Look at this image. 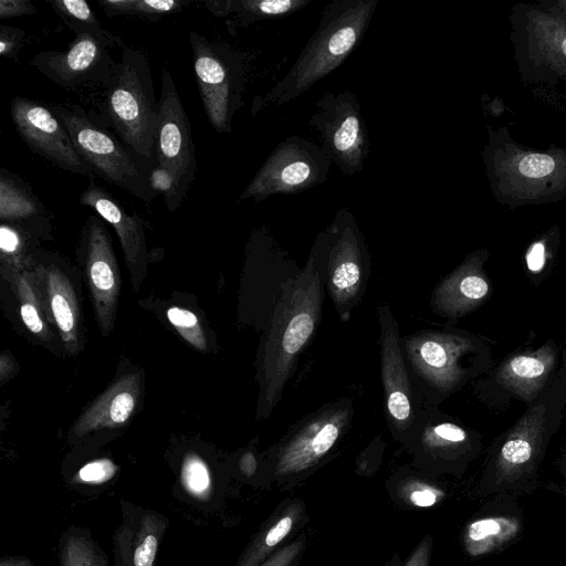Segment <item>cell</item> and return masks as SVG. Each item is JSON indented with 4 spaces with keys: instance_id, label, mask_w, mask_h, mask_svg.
Wrapping results in <instances>:
<instances>
[{
    "instance_id": "cell-48",
    "label": "cell",
    "mask_w": 566,
    "mask_h": 566,
    "mask_svg": "<svg viewBox=\"0 0 566 566\" xmlns=\"http://www.w3.org/2000/svg\"><path fill=\"white\" fill-rule=\"evenodd\" d=\"M13 368H14V366H13L11 358H9L8 356H6V354H3L1 356V364H0V376H1L2 381L6 380V378L11 374Z\"/></svg>"
},
{
    "instance_id": "cell-49",
    "label": "cell",
    "mask_w": 566,
    "mask_h": 566,
    "mask_svg": "<svg viewBox=\"0 0 566 566\" xmlns=\"http://www.w3.org/2000/svg\"><path fill=\"white\" fill-rule=\"evenodd\" d=\"M564 80L566 81V76L564 77Z\"/></svg>"
},
{
    "instance_id": "cell-29",
    "label": "cell",
    "mask_w": 566,
    "mask_h": 566,
    "mask_svg": "<svg viewBox=\"0 0 566 566\" xmlns=\"http://www.w3.org/2000/svg\"><path fill=\"white\" fill-rule=\"evenodd\" d=\"M54 12L75 34H90L108 49L123 48L120 36L103 28V24L84 0H54L50 2Z\"/></svg>"
},
{
    "instance_id": "cell-41",
    "label": "cell",
    "mask_w": 566,
    "mask_h": 566,
    "mask_svg": "<svg viewBox=\"0 0 566 566\" xmlns=\"http://www.w3.org/2000/svg\"><path fill=\"white\" fill-rule=\"evenodd\" d=\"M547 261V240L546 238L534 241L526 251L525 262L530 272L539 273Z\"/></svg>"
},
{
    "instance_id": "cell-44",
    "label": "cell",
    "mask_w": 566,
    "mask_h": 566,
    "mask_svg": "<svg viewBox=\"0 0 566 566\" xmlns=\"http://www.w3.org/2000/svg\"><path fill=\"white\" fill-rule=\"evenodd\" d=\"M203 4L217 18L232 14L233 0H205Z\"/></svg>"
},
{
    "instance_id": "cell-22",
    "label": "cell",
    "mask_w": 566,
    "mask_h": 566,
    "mask_svg": "<svg viewBox=\"0 0 566 566\" xmlns=\"http://www.w3.org/2000/svg\"><path fill=\"white\" fill-rule=\"evenodd\" d=\"M142 388L139 373L123 375L84 410L69 438L81 439L93 431L126 423L137 407Z\"/></svg>"
},
{
    "instance_id": "cell-13",
    "label": "cell",
    "mask_w": 566,
    "mask_h": 566,
    "mask_svg": "<svg viewBox=\"0 0 566 566\" xmlns=\"http://www.w3.org/2000/svg\"><path fill=\"white\" fill-rule=\"evenodd\" d=\"M380 324L381 379L386 415L391 429L399 433L412 431L420 409L402 355L397 322L388 304L377 307Z\"/></svg>"
},
{
    "instance_id": "cell-37",
    "label": "cell",
    "mask_w": 566,
    "mask_h": 566,
    "mask_svg": "<svg viewBox=\"0 0 566 566\" xmlns=\"http://www.w3.org/2000/svg\"><path fill=\"white\" fill-rule=\"evenodd\" d=\"M117 465L109 459H96L84 464L74 480L84 484H102L115 476Z\"/></svg>"
},
{
    "instance_id": "cell-18",
    "label": "cell",
    "mask_w": 566,
    "mask_h": 566,
    "mask_svg": "<svg viewBox=\"0 0 566 566\" xmlns=\"http://www.w3.org/2000/svg\"><path fill=\"white\" fill-rule=\"evenodd\" d=\"M78 202L81 206L92 208L114 228L134 290L138 291L148 264L144 220L136 212L129 214L117 199L94 181L93 177L90 178V185L80 196Z\"/></svg>"
},
{
    "instance_id": "cell-35",
    "label": "cell",
    "mask_w": 566,
    "mask_h": 566,
    "mask_svg": "<svg viewBox=\"0 0 566 566\" xmlns=\"http://www.w3.org/2000/svg\"><path fill=\"white\" fill-rule=\"evenodd\" d=\"M31 232L23 227L2 222L0 227V251L2 268L8 272L20 271L23 264L24 250Z\"/></svg>"
},
{
    "instance_id": "cell-10",
    "label": "cell",
    "mask_w": 566,
    "mask_h": 566,
    "mask_svg": "<svg viewBox=\"0 0 566 566\" xmlns=\"http://www.w3.org/2000/svg\"><path fill=\"white\" fill-rule=\"evenodd\" d=\"M332 160L321 145L293 135L279 143L239 196L261 202L275 195H293L326 181Z\"/></svg>"
},
{
    "instance_id": "cell-32",
    "label": "cell",
    "mask_w": 566,
    "mask_h": 566,
    "mask_svg": "<svg viewBox=\"0 0 566 566\" xmlns=\"http://www.w3.org/2000/svg\"><path fill=\"white\" fill-rule=\"evenodd\" d=\"M109 17H137L157 22L167 14L182 10L188 0H98Z\"/></svg>"
},
{
    "instance_id": "cell-17",
    "label": "cell",
    "mask_w": 566,
    "mask_h": 566,
    "mask_svg": "<svg viewBox=\"0 0 566 566\" xmlns=\"http://www.w3.org/2000/svg\"><path fill=\"white\" fill-rule=\"evenodd\" d=\"M349 402H335L316 412L282 447L277 475L300 473L314 467L336 443L349 422Z\"/></svg>"
},
{
    "instance_id": "cell-27",
    "label": "cell",
    "mask_w": 566,
    "mask_h": 566,
    "mask_svg": "<svg viewBox=\"0 0 566 566\" xmlns=\"http://www.w3.org/2000/svg\"><path fill=\"white\" fill-rule=\"evenodd\" d=\"M303 504L294 501L286 505L245 547L235 566H260L291 533L301 518Z\"/></svg>"
},
{
    "instance_id": "cell-46",
    "label": "cell",
    "mask_w": 566,
    "mask_h": 566,
    "mask_svg": "<svg viewBox=\"0 0 566 566\" xmlns=\"http://www.w3.org/2000/svg\"><path fill=\"white\" fill-rule=\"evenodd\" d=\"M240 469L241 472L247 475L251 476L256 469V460L252 452H245L241 459H240Z\"/></svg>"
},
{
    "instance_id": "cell-38",
    "label": "cell",
    "mask_w": 566,
    "mask_h": 566,
    "mask_svg": "<svg viewBox=\"0 0 566 566\" xmlns=\"http://www.w3.org/2000/svg\"><path fill=\"white\" fill-rule=\"evenodd\" d=\"M444 493L421 481H411L405 486V496L407 500L420 507L434 505L443 497Z\"/></svg>"
},
{
    "instance_id": "cell-9",
    "label": "cell",
    "mask_w": 566,
    "mask_h": 566,
    "mask_svg": "<svg viewBox=\"0 0 566 566\" xmlns=\"http://www.w3.org/2000/svg\"><path fill=\"white\" fill-rule=\"evenodd\" d=\"M326 268V285L340 316L361 296L369 265L367 247L352 211L342 208L313 245Z\"/></svg>"
},
{
    "instance_id": "cell-43",
    "label": "cell",
    "mask_w": 566,
    "mask_h": 566,
    "mask_svg": "<svg viewBox=\"0 0 566 566\" xmlns=\"http://www.w3.org/2000/svg\"><path fill=\"white\" fill-rule=\"evenodd\" d=\"M432 551V539L427 535L408 558L405 566H429Z\"/></svg>"
},
{
    "instance_id": "cell-36",
    "label": "cell",
    "mask_w": 566,
    "mask_h": 566,
    "mask_svg": "<svg viewBox=\"0 0 566 566\" xmlns=\"http://www.w3.org/2000/svg\"><path fill=\"white\" fill-rule=\"evenodd\" d=\"M166 316L175 329L198 350H207V339L197 315L178 306L167 310Z\"/></svg>"
},
{
    "instance_id": "cell-15",
    "label": "cell",
    "mask_w": 566,
    "mask_h": 566,
    "mask_svg": "<svg viewBox=\"0 0 566 566\" xmlns=\"http://www.w3.org/2000/svg\"><path fill=\"white\" fill-rule=\"evenodd\" d=\"M405 353L416 377L440 394L454 390L464 378L462 358L473 349L472 339L446 332H420L407 336Z\"/></svg>"
},
{
    "instance_id": "cell-5",
    "label": "cell",
    "mask_w": 566,
    "mask_h": 566,
    "mask_svg": "<svg viewBox=\"0 0 566 566\" xmlns=\"http://www.w3.org/2000/svg\"><path fill=\"white\" fill-rule=\"evenodd\" d=\"M104 90L99 105L101 122L132 149L156 160L159 104L146 54L125 48Z\"/></svg>"
},
{
    "instance_id": "cell-45",
    "label": "cell",
    "mask_w": 566,
    "mask_h": 566,
    "mask_svg": "<svg viewBox=\"0 0 566 566\" xmlns=\"http://www.w3.org/2000/svg\"><path fill=\"white\" fill-rule=\"evenodd\" d=\"M536 3L566 24V0H539Z\"/></svg>"
},
{
    "instance_id": "cell-11",
    "label": "cell",
    "mask_w": 566,
    "mask_h": 566,
    "mask_svg": "<svg viewBox=\"0 0 566 566\" xmlns=\"http://www.w3.org/2000/svg\"><path fill=\"white\" fill-rule=\"evenodd\" d=\"M332 163L347 176L364 168L369 153L368 132L358 97L350 91L325 92L308 120Z\"/></svg>"
},
{
    "instance_id": "cell-30",
    "label": "cell",
    "mask_w": 566,
    "mask_h": 566,
    "mask_svg": "<svg viewBox=\"0 0 566 566\" xmlns=\"http://www.w3.org/2000/svg\"><path fill=\"white\" fill-rule=\"evenodd\" d=\"M410 434H418L421 447L431 453L457 451L469 440L464 428L451 421L434 420L424 410L419 416Z\"/></svg>"
},
{
    "instance_id": "cell-28",
    "label": "cell",
    "mask_w": 566,
    "mask_h": 566,
    "mask_svg": "<svg viewBox=\"0 0 566 566\" xmlns=\"http://www.w3.org/2000/svg\"><path fill=\"white\" fill-rule=\"evenodd\" d=\"M20 304V316L24 326L40 339L50 336L48 317L34 271L8 272Z\"/></svg>"
},
{
    "instance_id": "cell-3",
    "label": "cell",
    "mask_w": 566,
    "mask_h": 566,
    "mask_svg": "<svg viewBox=\"0 0 566 566\" xmlns=\"http://www.w3.org/2000/svg\"><path fill=\"white\" fill-rule=\"evenodd\" d=\"M482 150L492 196L502 206L554 203L566 198V147H527L513 138L507 126H486Z\"/></svg>"
},
{
    "instance_id": "cell-7",
    "label": "cell",
    "mask_w": 566,
    "mask_h": 566,
    "mask_svg": "<svg viewBox=\"0 0 566 566\" xmlns=\"http://www.w3.org/2000/svg\"><path fill=\"white\" fill-rule=\"evenodd\" d=\"M510 40L521 80L555 84L566 76V24L537 3H515Z\"/></svg>"
},
{
    "instance_id": "cell-25",
    "label": "cell",
    "mask_w": 566,
    "mask_h": 566,
    "mask_svg": "<svg viewBox=\"0 0 566 566\" xmlns=\"http://www.w3.org/2000/svg\"><path fill=\"white\" fill-rule=\"evenodd\" d=\"M0 219L31 228L46 221V209L30 186L6 168L0 170Z\"/></svg>"
},
{
    "instance_id": "cell-42",
    "label": "cell",
    "mask_w": 566,
    "mask_h": 566,
    "mask_svg": "<svg viewBox=\"0 0 566 566\" xmlns=\"http://www.w3.org/2000/svg\"><path fill=\"white\" fill-rule=\"evenodd\" d=\"M36 8L30 0H0V19L34 14Z\"/></svg>"
},
{
    "instance_id": "cell-39",
    "label": "cell",
    "mask_w": 566,
    "mask_h": 566,
    "mask_svg": "<svg viewBox=\"0 0 566 566\" xmlns=\"http://www.w3.org/2000/svg\"><path fill=\"white\" fill-rule=\"evenodd\" d=\"M306 537L301 535L287 545L276 549L260 566H296L305 549Z\"/></svg>"
},
{
    "instance_id": "cell-23",
    "label": "cell",
    "mask_w": 566,
    "mask_h": 566,
    "mask_svg": "<svg viewBox=\"0 0 566 566\" xmlns=\"http://www.w3.org/2000/svg\"><path fill=\"white\" fill-rule=\"evenodd\" d=\"M545 411L543 405L534 406L506 434L495 462L501 480L513 481L532 469L543 444Z\"/></svg>"
},
{
    "instance_id": "cell-19",
    "label": "cell",
    "mask_w": 566,
    "mask_h": 566,
    "mask_svg": "<svg viewBox=\"0 0 566 566\" xmlns=\"http://www.w3.org/2000/svg\"><path fill=\"white\" fill-rule=\"evenodd\" d=\"M488 258L485 249L473 251L436 286L430 301L434 313L459 318L486 301L491 286L483 264Z\"/></svg>"
},
{
    "instance_id": "cell-26",
    "label": "cell",
    "mask_w": 566,
    "mask_h": 566,
    "mask_svg": "<svg viewBox=\"0 0 566 566\" xmlns=\"http://www.w3.org/2000/svg\"><path fill=\"white\" fill-rule=\"evenodd\" d=\"M521 531V521L514 516H486L471 522L463 533V545L472 557L490 554L511 541Z\"/></svg>"
},
{
    "instance_id": "cell-40",
    "label": "cell",
    "mask_w": 566,
    "mask_h": 566,
    "mask_svg": "<svg viewBox=\"0 0 566 566\" xmlns=\"http://www.w3.org/2000/svg\"><path fill=\"white\" fill-rule=\"evenodd\" d=\"M23 39V30L11 25H0V55L15 60L22 46Z\"/></svg>"
},
{
    "instance_id": "cell-47",
    "label": "cell",
    "mask_w": 566,
    "mask_h": 566,
    "mask_svg": "<svg viewBox=\"0 0 566 566\" xmlns=\"http://www.w3.org/2000/svg\"><path fill=\"white\" fill-rule=\"evenodd\" d=\"M0 566H35V565L27 556L11 555V556L2 557L0 560Z\"/></svg>"
},
{
    "instance_id": "cell-2",
    "label": "cell",
    "mask_w": 566,
    "mask_h": 566,
    "mask_svg": "<svg viewBox=\"0 0 566 566\" xmlns=\"http://www.w3.org/2000/svg\"><path fill=\"white\" fill-rule=\"evenodd\" d=\"M379 0H333L287 73L262 97L256 96L252 114L286 104L335 71L359 45Z\"/></svg>"
},
{
    "instance_id": "cell-24",
    "label": "cell",
    "mask_w": 566,
    "mask_h": 566,
    "mask_svg": "<svg viewBox=\"0 0 566 566\" xmlns=\"http://www.w3.org/2000/svg\"><path fill=\"white\" fill-rule=\"evenodd\" d=\"M556 364L552 343L515 354L499 367L496 381L525 401H532L544 387Z\"/></svg>"
},
{
    "instance_id": "cell-4",
    "label": "cell",
    "mask_w": 566,
    "mask_h": 566,
    "mask_svg": "<svg viewBox=\"0 0 566 566\" xmlns=\"http://www.w3.org/2000/svg\"><path fill=\"white\" fill-rule=\"evenodd\" d=\"M70 134L73 145L93 175L146 203L158 193L153 185L157 161L127 146L98 117L78 105L50 106Z\"/></svg>"
},
{
    "instance_id": "cell-34",
    "label": "cell",
    "mask_w": 566,
    "mask_h": 566,
    "mask_svg": "<svg viewBox=\"0 0 566 566\" xmlns=\"http://www.w3.org/2000/svg\"><path fill=\"white\" fill-rule=\"evenodd\" d=\"M180 483L188 495L207 501L212 492V479L209 467L196 453L185 455L180 469Z\"/></svg>"
},
{
    "instance_id": "cell-31",
    "label": "cell",
    "mask_w": 566,
    "mask_h": 566,
    "mask_svg": "<svg viewBox=\"0 0 566 566\" xmlns=\"http://www.w3.org/2000/svg\"><path fill=\"white\" fill-rule=\"evenodd\" d=\"M59 566H108V557L90 531L71 527L59 542Z\"/></svg>"
},
{
    "instance_id": "cell-16",
    "label": "cell",
    "mask_w": 566,
    "mask_h": 566,
    "mask_svg": "<svg viewBox=\"0 0 566 566\" xmlns=\"http://www.w3.org/2000/svg\"><path fill=\"white\" fill-rule=\"evenodd\" d=\"M103 42L90 34L75 35L65 51H44L35 54L31 64L59 86L101 84L112 77L117 62Z\"/></svg>"
},
{
    "instance_id": "cell-20",
    "label": "cell",
    "mask_w": 566,
    "mask_h": 566,
    "mask_svg": "<svg viewBox=\"0 0 566 566\" xmlns=\"http://www.w3.org/2000/svg\"><path fill=\"white\" fill-rule=\"evenodd\" d=\"M122 509L123 521L113 536L115 566H155L168 518L127 502Z\"/></svg>"
},
{
    "instance_id": "cell-1",
    "label": "cell",
    "mask_w": 566,
    "mask_h": 566,
    "mask_svg": "<svg viewBox=\"0 0 566 566\" xmlns=\"http://www.w3.org/2000/svg\"><path fill=\"white\" fill-rule=\"evenodd\" d=\"M319 260L312 249L306 265L281 284L261 358V402L271 412L322 313Z\"/></svg>"
},
{
    "instance_id": "cell-12",
    "label": "cell",
    "mask_w": 566,
    "mask_h": 566,
    "mask_svg": "<svg viewBox=\"0 0 566 566\" xmlns=\"http://www.w3.org/2000/svg\"><path fill=\"white\" fill-rule=\"evenodd\" d=\"M87 285L103 336L113 331L120 291V276L109 232L102 218L91 214L81 237Z\"/></svg>"
},
{
    "instance_id": "cell-14",
    "label": "cell",
    "mask_w": 566,
    "mask_h": 566,
    "mask_svg": "<svg viewBox=\"0 0 566 566\" xmlns=\"http://www.w3.org/2000/svg\"><path fill=\"white\" fill-rule=\"evenodd\" d=\"M10 113L18 134L32 151L65 171L93 177L51 107L17 96L10 103Z\"/></svg>"
},
{
    "instance_id": "cell-8",
    "label": "cell",
    "mask_w": 566,
    "mask_h": 566,
    "mask_svg": "<svg viewBox=\"0 0 566 566\" xmlns=\"http://www.w3.org/2000/svg\"><path fill=\"white\" fill-rule=\"evenodd\" d=\"M192 65L201 103L217 133L232 130L233 115L244 105L242 55L227 43L212 42L190 30Z\"/></svg>"
},
{
    "instance_id": "cell-21",
    "label": "cell",
    "mask_w": 566,
    "mask_h": 566,
    "mask_svg": "<svg viewBox=\"0 0 566 566\" xmlns=\"http://www.w3.org/2000/svg\"><path fill=\"white\" fill-rule=\"evenodd\" d=\"M33 271L48 321L55 325L67 353L77 354L81 348V313L72 283L55 264H38Z\"/></svg>"
},
{
    "instance_id": "cell-33",
    "label": "cell",
    "mask_w": 566,
    "mask_h": 566,
    "mask_svg": "<svg viewBox=\"0 0 566 566\" xmlns=\"http://www.w3.org/2000/svg\"><path fill=\"white\" fill-rule=\"evenodd\" d=\"M311 0H233L232 14L239 27H249L258 21L290 15Z\"/></svg>"
},
{
    "instance_id": "cell-6",
    "label": "cell",
    "mask_w": 566,
    "mask_h": 566,
    "mask_svg": "<svg viewBox=\"0 0 566 566\" xmlns=\"http://www.w3.org/2000/svg\"><path fill=\"white\" fill-rule=\"evenodd\" d=\"M153 185L170 212L179 208L197 175L190 122L169 70L161 75Z\"/></svg>"
}]
</instances>
